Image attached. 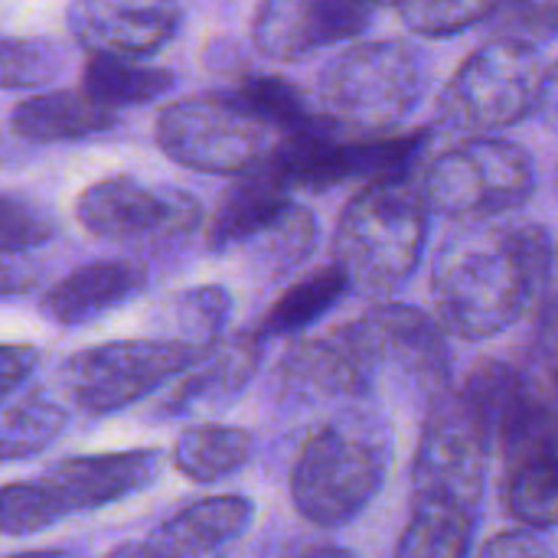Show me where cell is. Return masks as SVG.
I'll use <instances>...</instances> for the list:
<instances>
[{
	"instance_id": "8fae6325",
	"label": "cell",
	"mask_w": 558,
	"mask_h": 558,
	"mask_svg": "<svg viewBox=\"0 0 558 558\" xmlns=\"http://www.w3.org/2000/svg\"><path fill=\"white\" fill-rule=\"evenodd\" d=\"M203 216L206 209L190 190L131 173L105 177L75 199V219L88 235L134 248L183 242L203 226Z\"/></svg>"
},
{
	"instance_id": "e0dca14e",
	"label": "cell",
	"mask_w": 558,
	"mask_h": 558,
	"mask_svg": "<svg viewBox=\"0 0 558 558\" xmlns=\"http://www.w3.org/2000/svg\"><path fill=\"white\" fill-rule=\"evenodd\" d=\"M255 504L239 494H216L193 500L160 523L144 543H121L111 556H213L248 533Z\"/></svg>"
},
{
	"instance_id": "83f0119b",
	"label": "cell",
	"mask_w": 558,
	"mask_h": 558,
	"mask_svg": "<svg viewBox=\"0 0 558 558\" xmlns=\"http://www.w3.org/2000/svg\"><path fill=\"white\" fill-rule=\"evenodd\" d=\"M317 235H320L317 219L304 206L291 203L265 232H258L252 242H245L239 248V255H245L252 268L281 275V271H291L294 265H301L317 248Z\"/></svg>"
},
{
	"instance_id": "7402d4cb",
	"label": "cell",
	"mask_w": 558,
	"mask_h": 558,
	"mask_svg": "<svg viewBox=\"0 0 558 558\" xmlns=\"http://www.w3.org/2000/svg\"><path fill=\"white\" fill-rule=\"evenodd\" d=\"M229 314L232 294L222 284H196L157 304L150 317V333L209 353L222 343Z\"/></svg>"
},
{
	"instance_id": "ba28073f",
	"label": "cell",
	"mask_w": 558,
	"mask_h": 558,
	"mask_svg": "<svg viewBox=\"0 0 558 558\" xmlns=\"http://www.w3.org/2000/svg\"><path fill=\"white\" fill-rule=\"evenodd\" d=\"M432 213L445 219H490L520 209L536 190L533 154L490 134L461 141L422 170Z\"/></svg>"
},
{
	"instance_id": "5b68a950",
	"label": "cell",
	"mask_w": 558,
	"mask_h": 558,
	"mask_svg": "<svg viewBox=\"0 0 558 558\" xmlns=\"http://www.w3.org/2000/svg\"><path fill=\"white\" fill-rule=\"evenodd\" d=\"M157 147L196 173L235 177L268 163L284 131L248 108L235 92L193 95L167 105L154 128Z\"/></svg>"
},
{
	"instance_id": "8d00e7d4",
	"label": "cell",
	"mask_w": 558,
	"mask_h": 558,
	"mask_svg": "<svg viewBox=\"0 0 558 558\" xmlns=\"http://www.w3.org/2000/svg\"><path fill=\"white\" fill-rule=\"evenodd\" d=\"M39 281V265L26 262V252H3V298L23 294Z\"/></svg>"
},
{
	"instance_id": "cb8c5ba5",
	"label": "cell",
	"mask_w": 558,
	"mask_h": 558,
	"mask_svg": "<svg viewBox=\"0 0 558 558\" xmlns=\"http://www.w3.org/2000/svg\"><path fill=\"white\" fill-rule=\"evenodd\" d=\"M252 435L239 425H196L173 441V468L193 484H213L252 458Z\"/></svg>"
},
{
	"instance_id": "603a6c76",
	"label": "cell",
	"mask_w": 558,
	"mask_h": 558,
	"mask_svg": "<svg viewBox=\"0 0 558 558\" xmlns=\"http://www.w3.org/2000/svg\"><path fill=\"white\" fill-rule=\"evenodd\" d=\"M82 88L111 111L150 105L173 88V72L160 65L134 62V56H111V52H88Z\"/></svg>"
},
{
	"instance_id": "277c9868",
	"label": "cell",
	"mask_w": 558,
	"mask_h": 558,
	"mask_svg": "<svg viewBox=\"0 0 558 558\" xmlns=\"http://www.w3.org/2000/svg\"><path fill=\"white\" fill-rule=\"evenodd\" d=\"M497 435L464 389H445L425 405L412 461V504L451 507L477 517Z\"/></svg>"
},
{
	"instance_id": "f35d334b",
	"label": "cell",
	"mask_w": 558,
	"mask_h": 558,
	"mask_svg": "<svg viewBox=\"0 0 558 558\" xmlns=\"http://www.w3.org/2000/svg\"><path fill=\"white\" fill-rule=\"evenodd\" d=\"M291 553H301V556H350V549L340 546V543H301V546H291Z\"/></svg>"
},
{
	"instance_id": "44dd1931",
	"label": "cell",
	"mask_w": 558,
	"mask_h": 558,
	"mask_svg": "<svg viewBox=\"0 0 558 558\" xmlns=\"http://www.w3.org/2000/svg\"><path fill=\"white\" fill-rule=\"evenodd\" d=\"M121 111L105 108L85 88L82 92H43L23 98L10 111V134L29 144H69L105 134L118 124Z\"/></svg>"
},
{
	"instance_id": "9c48e42d",
	"label": "cell",
	"mask_w": 558,
	"mask_h": 558,
	"mask_svg": "<svg viewBox=\"0 0 558 558\" xmlns=\"http://www.w3.org/2000/svg\"><path fill=\"white\" fill-rule=\"evenodd\" d=\"M209 353L157 333L95 343L59 366V386L78 412L108 415L147 399L163 383L180 379Z\"/></svg>"
},
{
	"instance_id": "3957f363",
	"label": "cell",
	"mask_w": 558,
	"mask_h": 558,
	"mask_svg": "<svg viewBox=\"0 0 558 558\" xmlns=\"http://www.w3.org/2000/svg\"><path fill=\"white\" fill-rule=\"evenodd\" d=\"M432 206L412 173L369 180L340 213L333 262L363 298L396 294L425 252Z\"/></svg>"
},
{
	"instance_id": "d590c367",
	"label": "cell",
	"mask_w": 558,
	"mask_h": 558,
	"mask_svg": "<svg viewBox=\"0 0 558 558\" xmlns=\"http://www.w3.org/2000/svg\"><path fill=\"white\" fill-rule=\"evenodd\" d=\"M39 363V350L29 343H3L0 350V396L3 402L13 399V392L33 376Z\"/></svg>"
},
{
	"instance_id": "6da1fadb",
	"label": "cell",
	"mask_w": 558,
	"mask_h": 558,
	"mask_svg": "<svg viewBox=\"0 0 558 558\" xmlns=\"http://www.w3.org/2000/svg\"><path fill=\"white\" fill-rule=\"evenodd\" d=\"M553 242L530 219H471L435 255V317L451 337L490 340L546 304Z\"/></svg>"
},
{
	"instance_id": "ffe728a7",
	"label": "cell",
	"mask_w": 558,
	"mask_h": 558,
	"mask_svg": "<svg viewBox=\"0 0 558 558\" xmlns=\"http://www.w3.org/2000/svg\"><path fill=\"white\" fill-rule=\"evenodd\" d=\"M262 337L258 330H245L226 337L206 360L180 376L173 392L163 399L160 415H183L196 409H222L235 399L262 366Z\"/></svg>"
},
{
	"instance_id": "ab89813d",
	"label": "cell",
	"mask_w": 558,
	"mask_h": 558,
	"mask_svg": "<svg viewBox=\"0 0 558 558\" xmlns=\"http://www.w3.org/2000/svg\"><path fill=\"white\" fill-rule=\"evenodd\" d=\"M366 3H373V7H379V3H396V0H366Z\"/></svg>"
},
{
	"instance_id": "484cf974",
	"label": "cell",
	"mask_w": 558,
	"mask_h": 558,
	"mask_svg": "<svg viewBox=\"0 0 558 558\" xmlns=\"http://www.w3.org/2000/svg\"><path fill=\"white\" fill-rule=\"evenodd\" d=\"M474 513L412 504V517L396 543V556L402 558H458L474 549Z\"/></svg>"
},
{
	"instance_id": "f1b7e54d",
	"label": "cell",
	"mask_w": 558,
	"mask_h": 558,
	"mask_svg": "<svg viewBox=\"0 0 558 558\" xmlns=\"http://www.w3.org/2000/svg\"><path fill=\"white\" fill-rule=\"evenodd\" d=\"M232 92L248 108H255L271 124H278L284 134L304 131V128H311V124H317L324 118V111H314L307 105V98L298 92V85H291V82H284L278 75H245Z\"/></svg>"
},
{
	"instance_id": "2e32d148",
	"label": "cell",
	"mask_w": 558,
	"mask_h": 558,
	"mask_svg": "<svg viewBox=\"0 0 558 558\" xmlns=\"http://www.w3.org/2000/svg\"><path fill=\"white\" fill-rule=\"evenodd\" d=\"M177 0H72L65 26L85 52L154 56L180 29Z\"/></svg>"
},
{
	"instance_id": "60d3db41",
	"label": "cell",
	"mask_w": 558,
	"mask_h": 558,
	"mask_svg": "<svg viewBox=\"0 0 558 558\" xmlns=\"http://www.w3.org/2000/svg\"><path fill=\"white\" fill-rule=\"evenodd\" d=\"M556 186H558V173H556Z\"/></svg>"
},
{
	"instance_id": "4316f807",
	"label": "cell",
	"mask_w": 558,
	"mask_h": 558,
	"mask_svg": "<svg viewBox=\"0 0 558 558\" xmlns=\"http://www.w3.org/2000/svg\"><path fill=\"white\" fill-rule=\"evenodd\" d=\"M65 425H69V412L46 392L10 399L3 409V435H0L3 461L13 464L43 454L65 432Z\"/></svg>"
},
{
	"instance_id": "d4e9b609",
	"label": "cell",
	"mask_w": 558,
	"mask_h": 558,
	"mask_svg": "<svg viewBox=\"0 0 558 558\" xmlns=\"http://www.w3.org/2000/svg\"><path fill=\"white\" fill-rule=\"evenodd\" d=\"M353 291L347 271L333 262L314 275H307L304 281L291 284L268 311L265 317L258 320V337L262 340H271V337H288V333H298L311 324H317L324 314H330L343 294Z\"/></svg>"
},
{
	"instance_id": "4fadbf2b",
	"label": "cell",
	"mask_w": 558,
	"mask_h": 558,
	"mask_svg": "<svg viewBox=\"0 0 558 558\" xmlns=\"http://www.w3.org/2000/svg\"><path fill=\"white\" fill-rule=\"evenodd\" d=\"M376 369L396 373L415 392L425 396V405L451 389V353L448 330L438 317L412 304H376L353 320Z\"/></svg>"
},
{
	"instance_id": "1f68e13d",
	"label": "cell",
	"mask_w": 558,
	"mask_h": 558,
	"mask_svg": "<svg viewBox=\"0 0 558 558\" xmlns=\"http://www.w3.org/2000/svg\"><path fill=\"white\" fill-rule=\"evenodd\" d=\"M500 0H396L402 23L418 36H454L481 20H490Z\"/></svg>"
},
{
	"instance_id": "d6986e66",
	"label": "cell",
	"mask_w": 558,
	"mask_h": 558,
	"mask_svg": "<svg viewBox=\"0 0 558 558\" xmlns=\"http://www.w3.org/2000/svg\"><path fill=\"white\" fill-rule=\"evenodd\" d=\"M291 190L294 186L281 177V170L271 160L245 173H235V180L222 190L209 216V248L216 255L239 252L294 203Z\"/></svg>"
},
{
	"instance_id": "8992f818",
	"label": "cell",
	"mask_w": 558,
	"mask_h": 558,
	"mask_svg": "<svg viewBox=\"0 0 558 558\" xmlns=\"http://www.w3.org/2000/svg\"><path fill=\"white\" fill-rule=\"evenodd\" d=\"M425 69L402 39H366L333 56L317 82L320 105L353 131H396L422 101Z\"/></svg>"
},
{
	"instance_id": "f546056e",
	"label": "cell",
	"mask_w": 558,
	"mask_h": 558,
	"mask_svg": "<svg viewBox=\"0 0 558 558\" xmlns=\"http://www.w3.org/2000/svg\"><path fill=\"white\" fill-rule=\"evenodd\" d=\"M65 52L46 36H7L3 39V88H39L59 78Z\"/></svg>"
},
{
	"instance_id": "7c38bea8",
	"label": "cell",
	"mask_w": 558,
	"mask_h": 558,
	"mask_svg": "<svg viewBox=\"0 0 558 558\" xmlns=\"http://www.w3.org/2000/svg\"><path fill=\"white\" fill-rule=\"evenodd\" d=\"M379 386V369L356 324L333 327L320 337L294 340L275 366V389L288 402H366Z\"/></svg>"
},
{
	"instance_id": "ac0fdd59",
	"label": "cell",
	"mask_w": 558,
	"mask_h": 558,
	"mask_svg": "<svg viewBox=\"0 0 558 558\" xmlns=\"http://www.w3.org/2000/svg\"><path fill=\"white\" fill-rule=\"evenodd\" d=\"M147 291V268L131 258H101L72 268L43 298L39 314L59 327H85Z\"/></svg>"
},
{
	"instance_id": "5bb4252c",
	"label": "cell",
	"mask_w": 558,
	"mask_h": 558,
	"mask_svg": "<svg viewBox=\"0 0 558 558\" xmlns=\"http://www.w3.org/2000/svg\"><path fill=\"white\" fill-rule=\"evenodd\" d=\"M373 20L366 0H262L252 43L265 59L298 62L324 46L360 36Z\"/></svg>"
},
{
	"instance_id": "30bf717a",
	"label": "cell",
	"mask_w": 558,
	"mask_h": 558,
	"mask_svg": "<svg viewBox=\"0 0 558 558\" xmlns=\"http://www.w3.org/2000/svg\"><path fill=\"white\" fill-rule=\"evenodd\" d=\"M497 448L510 517L533 530L558 526V409L530 369L497 422Z\"/></svg>"
},
{
	"instance_id": "836d02e7",
	"label": "cell",
	"mask_w": 558,
	"mask_h": 558,
	"mask_svg": "<svg viewBox=\"0 0 558 558\" xmlns=\"http://www.w3.org/2000/svg\"><path fill=\"white\" fill-rule=\"evenodd\" d=\"M490 23L500 36L536 46L558 33V0H500L490 13Z\"/></svg>"
},
{
	"instance_id": "74e56055",
	"label": "cell",
	"mask_w": 558,
	"mask_h": 558,
	"mask_svg": "<svg viewBox=\"0 0 558 558\" xmlns=\"http://www.w3.org/2000/svg\"><path fill=\"white\" fill-rule=\"evenodd\" d=\"M536 114L543 118L546 128L558 131V62L543 75V88H539V101H536Z\"/></svg>"
},
{
	"instance_id": "9a60e30c",
	"label": "cell",
	"mask_w": 558,
	"mask_h": 558,
	"mask_svg": "<svg viewBox=\"0 0 558 558\" xmlns=\"http://www.w3.org/2000/svg\"><path fill=\"white\" fill-rule=\"evenodd\" d=\"M163 468V454L157 448H128V451H98L62 458L46 468L43 484L52 490L62 517L92 513L128 500L147 490Z\"/></svg>"
},
{
	"instance_id": "e575fe53",
	"label": "cell",
	"mask_w": 558,
	"mask_h": 558,
	"mask_svg": "<svg viewBox=\"0 0 558 558\" xmlns=\"http://www.w3.org/2000/svg\"><path fill=\"white\" fill-rule=\"evenodd\" d=\"M477 556L487 558H517V556H549L553 553V543L543 539L533 526L526 530H510V533H500L487 543H481L474 549Z\"/></svg>"
},
{
	"instance_id": "d6a6232c",
	"label": "cell",
	"mask_w": 558,
	"mask_h": 558,
	"mask_svg": "<svg viewBox=\"0 0 558 558\" xmlns=\"http://www.w3.org/2000/svg\"><path fill=\"white\" fill-rule=\"evenodd\" d=\"M59 232L56 216L29 196L7 190L0 199V245L3 252H29Z\"/></svg>"
},
{
	"instance_id": "7a4b0ae2",
	"label": "cell",
	"mask_w": 558,
	"mask_h": 558,
	"mask_svg": "<svg viewBox=\"0 0 558 558\" xmlns=\"http://www.w3.org/2000/svg\"><path fill=\"white\" fill-rule=\"evenodd\" d=\"M392 461L396 441L386 415L350 402L301 445L291 468V500L307 523L340 530L379 497Z\"/></svg>"
},
{
	"instance_id": "4dcf8cb0",
	"label": "cell",
	"mask_w": 558,
	"mask_h": 558,
	"mask_svg": "<svg viewBox=\"0 0 558 558\" xmlns=\"http://www.w3.org/2000/svg\"><path fill=\"white\" fill-rule=\"evenodd\" d=\"M59 520H65L56 507L52 490L43 484V477L36 481H10L0 494V523H3V536L20 539V536H36L49 526H56Z\"/></svg>"
},
{
	"instance_id": "52a82bcc",
	"label": "cell",
	"mask_w": 558,
	"mask_h": 558,
	"mask_svg": "<svg viewBox=\"0 0 558 558\" xmlns=\"http://www.w3.org/2000/svg\"><path fill=\"white\" fill-rule=\"evenodd\" d=\"M543 69L536 46L494 36L477 46L438 95V121L458 134H494L536 111Z\"/></svg>"
}]
</instances>
